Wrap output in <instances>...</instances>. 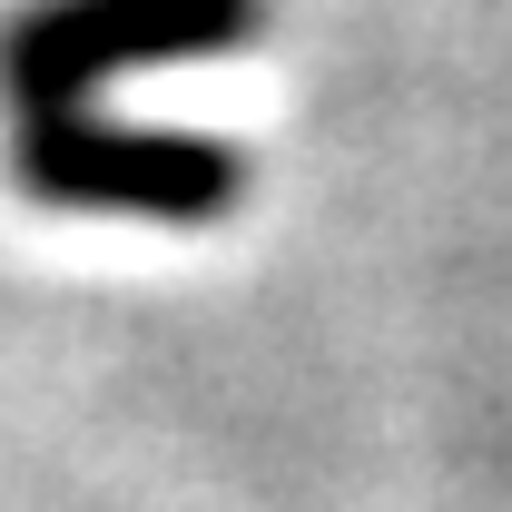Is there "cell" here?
Listing matches in <instances>:
<instances>
[{"label": "cell", "mask_w": 512, "mask_h": 512, "mask_svg": "<svg viewBox=\"0 0 512 512\" xmlns=\"http://www.w3.org/2000/svg\"><path fill=\"white\" fill-rule=\"evenodd\" d=\"M237 40H256V0H30L0 20V99L10 119H50L119 69L217 60Z\"/></svg>", "instance_id": "1"}, {"label": "cell", "mask_w": 512, "mask_h": 512, "mask_svg": "<svg viewBox=\"0 0 512 512\" xmlns=\"http://www.w3.org/2000/svg\"><path fill=\"white\" fill-rule=\"evenodd\" d=\"M10 178L60 207H109V217H158V227H207L227 217L247 168L227 138L188 128H119L99 109H50L10 128Z\"/></svg>", "instance_id": "2"}]
</instances>
